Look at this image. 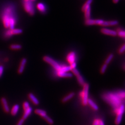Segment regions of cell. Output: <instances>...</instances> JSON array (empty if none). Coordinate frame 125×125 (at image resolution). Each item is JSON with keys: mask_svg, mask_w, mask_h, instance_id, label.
Masks as SVG:
<instances>
[{"mask_svg": "<svg viewBox=\"0 0 125 125\" xmlns=\"http://www.w3.org/2000/svg\"><path fill=\"white\" fill-rule=\"evenodd\" d=\"M98 125H105L103 121L102 120H98Z\"/></svg>", "mask_w": 125, "mask_h": 125, "instance_id": "cell-37", "label": "cell"}, {"mask_svg": "<svg viewBox=\"0 0 125 125\" xmlns=\"http://www.w3.org/2000/svg\"><path fill=\"white\" fill-rule=\"evenodd\" d=\"M107 64L104 63L103 65V66L102 67L101 69V73L102 74H104L105 72H106V70L107 69Z\"/></svg>", "mask_w": 125, "mask_h": 125, "instance_id": "cell-30", "label": "cell"}, {"mask_svg": "<svg viewBox=\"0 0 125 125\" xmlns=\"http://www.w3.org/2000/svg\"><path fill=\"white\" fill-rule=\"evenodd\" d=\"M24 1H27V0H24ZM31 1H33V0H31Z\"/></svg>", "mask_w": 125, "mask_h": 125, "instance_id": "cell-40", "label": "cell"}, {"mask_svg": "<svg viewBox=\"0 0 125 125\" xmlns=\"http://www.w3.org/2000/svg\"><path fill=\"white\" fill-rule=\"evenodd\" d=\"M104 21L103 20H93V19H88L85 20V24L87 26H90V25H100L101 26L102 25Z\"/></svg>", "mask_w": 125, "mask_h": 125, "instance_id": "cell-6", "label": "cell"}, {"mask_svg": "<svg viewBox=\"0 0 125 125\" xmlns=\"http://www.w3.org/2000/svg\"><path fill=\"white\" fill-rule=\"evenodd\" d=\"M72 68L70 66H64V67H61L60 70L58 72H67L68 71H71Z\"/></svg>", "mask_w": 125, "mask_h": 125, "instance_id": "cell-26", "label": "cell"}, {"mask_svg": "<svg viewBox=\"0 0 125 125\" xmlns=\"http://www.w3.org/2000/svg\"><path fill=\"white\" fill-rule=\"evenodd\" d=\"M84 17L85 20H88L90 19V14H91V8L90 7L87 8L84 11Z\"/></svg>", "mask_w": 125, "mask_h": 125, "instance_id": "cell-23", "label": "cell"}, {"mask_svg": "<svg viewBox=\"0 0 125 125\" xmlns=\"http://www.w3.org/2000/svg\"><path fill=\"white\" fill-rule=\"evenodd\" d=\"M28 96H29V98L30 99V100L32 102V103H33L34 104L38 105L39 104L40 102H39V100L34 96V95L33 94H32V93H30L28 94Z\"/></svg>", "mask_w": 125, "mask_h": 125, "instance_id": "cell-15", "label": "cell"}, {"mask_svg": "<svg viewBox=\"0 0 125 125\" xmlns=\"http://www.w3.org/2000/svg\"><path fill=\"white\" fill-rule=\"evenodd\" d=\"M124 105L123 104H122L120 107L119 109H118L117 115L116 117V120L115 121V123L116 125H120L121 123L122 116L124 112Z\"/></svg>", "mask_w": 125, "mask_h": 125, "instance_id": "cell-5", "label": "cell"}, {"mask_svg": "<svg viewBox=\"0 0 125 125\" xmlns=\"http://www.w3.org/2000/svg\"><path fill=\"white\" fill-rule=\"evenodd\" d=\"M58 76L61 77H72V74L70 73L64 72H58Z\"/></svg>", "mask_w": 125, "mask_h": 125, "instance_id": "cell-16", "label": "cell"}, {"mask_svg": "<svg viewBox=\"0 0 125 125\" xmlns=\"http://www.w3.org/2000/svg\"><path fill=\"white\" fill-rule=\"evenodd\" d=\"M116 32L118 36H120L121 38H125V32L124 30H122L121 29H118V31H116Z\"/></svg>", "mask_w": 125, "mask_h": 125, "instance_id": "cell-27", "label": "cell"}, {"mask_svg": "<svg viewBox=\"0 0 125 125\" xmlns=\"http://www.w3.org/2000/svg\"><path fill=\"white\" fill-rule=\"evenodd\" d=\"M16 24V19L13 17L10 19L9 22V28L10 29H13L14 28L15 25Z\"/></svg>", "mask_w": 125, "mask_h": 125, "instance_id": "cell-19", "label": "cell"}, {"mask_svg": "<svg viewBox=\"0 0 125 125\" xmlns=\"http://www.w3.org/2000/svg\"><path fill=\"white\" fill-rule=\"evenodd\" d=\"M23 7L26 12L30 15H33L35 13V9L32 1L31 0L24 1L23 3Z\"/></svg>", "mask_w": 125, "mask_h": 125, "instance_id": "cell-2", "label": "cell"}, {"mask_svg": "<svg viewBox=\"0 0 125 125\" xmlns=\"http://www.w3.org/2000/svg\"><path fill=\"white\" fill-rule=\"evenodd\" d=\"M72 72L73 73V74L76 76H78L80 75V73L79 72H78V71L76 69V68H74V69H72Z\"/></svg>", "mask_w": 125, "mask_h": 125, "instance_id": "cell-32", "label": "cell"}, {"mask_svg": "<svg viewBox=\"0 0 125 125\" xmlns=\"http://www.w3.org/2000/svg\"><path fill=\"white\" fill-rule=\"evenodd\" d=\"M88 104H89V105L94 109V110H98L99 107L95 103H94L92 100L88 99Z\"/></svg>", "mask_w": 125, "mask_h": 125, "instance_id": "cell-21", "label": "cell"}, {"mask_svg": "<svg viewBox=\"0 0 125 125\" xmlns=\"http://www.w3.org/2000/svg\"><path fill=\"white\" fill-rule=\"evenodd\" d=\"M22 48V46L19 44H12L10 46V49L13 50H18Z\"/></svg>", "mask_w": 125, "mask_h": 125, "instance_id": "cell-24", "label": "cell"}, {"mask_svg": "<svg viewBox=\"0 0 125 125\" xmlns=\"http://www.w3.org/2000/svg\"><path fill=\"white\" fill-rule=\"evenodd\" d=\"M93 2V0H87V1L85 2L84 5L83 6L82 8V10L83 12H84L86 9L90 7V5Z\"/></svg>", "mask_w": 125, "mask_h": 125, "instance_id": "cell-17", "label": "cell"}, {"mask_svg": "<svg viewBox=\"0 0 125 125\" xmlns=\"http://www.w3.org/2000/svg\"><path fill=\"white\" fill-rule=\"evenodd\" d=\"M35 113L37 115H39L43 118L47 115L46 112H45V110L40 109H37L36 110H35Z\"/></svg>", "mask_w": 125, "mask_h": 125, "instance_id": "cell-22", "label": "cell"}, {"mask_svg": "<svg viewBox=\"0 0 125 125\" xmlns=\"http://www.w3.org/2000/svg\"><path fill=\"white\" fill-rule=\"evenodd\" d=\"M23 109L24 110L27 109L28 107H30L29 103H28L27 102H25L24 103H23Z\"/></svg>", "mask_w": 125, "mask_h": 125, "instance_id": "cell-31", "label": "cell"}, {"mask_svg": "<svg viewBox=\"0 0 125 125\" xmlns=\"http://www.w3.org/2000/svg\"><path fill=\"white\" fill-rule=\"evenodd\" d=\"M23 31L21 29H15L13 28V29H10L6 31L5 34L7 37H11L13 35L20 34L22 33Z\"/></svg>", "mask_w": 125, "mask_h": 125, "instance_id": "cell-7", "label": "cell"}, {"mask_svg": "<svg viewBox=\"0 0 125 125\" xmlns=\"http://www.w3.org/2000/svg\"><path fill=\"white\" fill-rule=\"evenodd\" d=\"M43 60L45 62L50 64L54 69H55L57 71H59L61 68V66L58 64V62L54 60L52 58H50L48 56H45L43 58Z\"/></svg>", "mask_w": 125, "mask_h": 125, "instance_id": "cell-4", "label": "cell"}, {"mask_svg": "<svg viewBox=\"0 0 125 125\" xmlns=\"http://www.w3.org/2000/svg\"><path fill=\"white\" fill-rule=\"evenodd\" d=\"M31 111H32V108L31 107H29L27 109L25 110L24 115L23 116V119L24 120H26L27 118L29 116V115L31 114Z\"/></svg>", "mask_w": 125, "mask_h": 125, "instance_id": "cell-14", "label": "cell"}, {"mask_svg": "<svg viewBox=\"0 0 125 125\" xmlns=\"http://www.w3.org/2000/svg\"><path fill=\"white\" fill-rule=\"evenodd\" d=\"M27 59L26 58H23L22 60L21 61L20 67H19V68L18 69V73L19 74L22 73L23 72L24 70L25 66L26 65V64L27 63Z\"/></svg>", "mask_w": 125, "mask_h": 125, "instance_id": "cell-10", "label": "cell"}, {"mask_svg": "<svg viewBox=\"0 0 125 125\" xmlns=\"http://www.w3.org/2000/svg\"><path fill=\"white\" fill-rule=\"evenodd\" d=\"M1 103H2L3 109L6 113H9L10 111L9 106L7 102V100L5 98L1 99Z\"/></svg>", "mask_w": 125, "mask_h": 125, "instance_id": "cell-9", "label": "cell"}, {"mask_svg": "<svg viewBox=\"0 0 125 125\" xmlns=\"http://www.w3.org/2000/svg\"><path fill=\"white\" fill-rule=\"evenodd\" d=\"M125 45L124 44L123 45L121 48L119 50V53L120 54H122L125 51Z\"/></svg>", "mask_w": 125, "mask_h": 125, "instance_id": "cell-33", "label": "cell"}, {"mask_svg": "<svg viewBox=\"0 0 125 125\" xmlns=\"http://www.w3.org/2000/svg\"><path fill=\"white\" fill-rule=\"evenodd\" d=\"M101 31L103 34L108 35H111V36H115L117 35V32L115 31L110 30L107 28H103L101 29Z\"/></svg>", "mask_w": 125, "mask_h": 125, "instance_id": "cell-8", "label": "cell"}, {"mask_svg": "<svg viewBox=\"0 0 125 125\" xmlns=\"http://www.w3.org/2000/svg\"><path fill=\"white\" fill-rule=\"evenodd\" d=\"M4 71V68L3 66L2 65H0V78L2 76L3 73Z\"/></svg>", "mask_w": 125, "mask_h": 125, "instance_id": "cell-34", "label": "cell"}, {"mask_svg": "<svg viewBox=\"0 0 125 125\" xmlns=\"http://www.w3.org/2000/svg\"><path fill=\"white\" fill-rule=\"evenodd\" d=\"M44 119L48 123H49L50 125H52L54 123L53 121L47 115L44 117Z\"/></svg>", "mask_w": 125, "mask_h": 125, "instance_id": "cell-28", "label": "cell"}, {"mask_svg": "<svg viewBox=\"0 0 125 125\" xmlns=\"http://www.w3.org/2000/svg\"><path fill=\"white\" fill-rule=\"evenodd\" d=\"M37 8L42 13H44L46 12V7L45 5L42 3H39L37 5Z\"/></svg>", "mask_w": 125, "mask_h": 125, "instance_id": "cell-13", "label": "cell"}, {"mask_svg": "<svg viewBox=\"0 0 125 125\" xmlns=\"http://www.w3.org/2000/svg\"><path fill=\"white\" fill-rule=\"evenodd\" d=\"M93 125H98V119L94 120Z\"/></svg>", "mask_w": 125, "mask_h": 125, "instance_id": "cell-38", "label": "cell"}, {"mask_svg": "<svg viewBox=\"0 0 125 125\" xmlns=\"http://www.w3.org/2000/svg\"><path fill=\"white\" fill-rule=\"evenodd\" d=\"M113 57H114V55H113V54H110L108 56V57H107V59L106 60V61H105V63H106V64H109V62L111 61V60H112V59L113 58Z\"/></svg>", "mask_w": 125, "mask_h": 125, "instance_id": "cell-29", "label": "cell"}, {"mask_svg": "<svg viewBox=\"0 0 125 125\" xmlns=\"http://www.w3.org/2000/svg\"><path fill=\"white\" fill-rule=\"evenodd\" d=\"M74 95H75V93L72 92L62 99V103H65L67 101H68L69 100H70V99H71L72 98H73L74 96Z\"/></svg>", "mask_w": 125, "mask_h": 125, "instance_id": "cell-20", "label": "cell"}, {"mask_svg": "<svg viewBox=\"0 0 125 125\" xmlns=\"http://www.w3.org/2000/svg\"><path fill=\"white\" fill-rule=\"evenodd\" d=\"M13 17V13L11 8H8L5 9L4 13L2 18V22L5 28H9V20Z\"/></svg>", "mask_w": 125, "mask_h": 125, "instance_id": "cell-1", "label": "cell"}, {"mask_svg": "<svg viewBox=\"0 0 125 125\" xmlns=\"http://www.w3.org/2000/svg\"><path fill=\"white\" fill-rule=\"evenodd\" d=\"M75 59H76V54L73 52H71L67 56V61L70 63L74 62L75 61Z\"/></svg>", "mask_w": 125, "mask_h": 125, "instance_id": "cell-12", "label": "cell"}, {"mask_svg": "<svg viewBox=\"0 0 125 125\" xmlns=\"http://www.w3.org/2000/svg\"><path fill=\"white\" fill-rule=\"evenodd\" d=\"M119 23L118 21H104L102 26L107 27V26H113L117 25Z\"/></svg>", "mask_w": 125, "mask_h": 125, "instance_id": "cell-11", "label": "cell"}, {"mask_svg": "<svg viewBox=\"0 0 125 125\" xmlns=\"http://www.w3.org/2000/svg\"><path fill=\"white\" fill-rule=\"evenodd\" d=\"M119 0H113V2L115 3H117L118 1H119Z\"/></svg>", "mask_w": 125, "mask_h": 125, "instance_id": "cell-39", "label": "cell"}, {"mask_svg": "<svg viewBox=\"0 0 125 125\" xmlns=\"http://www.w3.org/2000/svg\"><path fill=\"white\" fill-rule=\"evenodd\" d=\"M83 86V89L82 92V96L83 97V104L86 106L88 104V92L89 89V85L88 83H84Z\"/></svg>", "mask_w": 125, "mask_h": 125, "instance_id": "cell-3", "label": "cell"}, {"mask_svg": "<svg viewBox=\"0 0 125 125\" xmlns=\"http://www.w3.org/2000/svg\"><path fill=\"white\" fill-rule=\"evenodd\" d=\"M24 121H25V120H24L23 118L21 119L20 121H19L17 125H22L24 122Z\"/></svg>", "mask_w": 125, "mask_h": 125, "instance_id": "cell-35", "label": "cell"}, {"mask_svg": "<svg viewBox=\"0 0 125 125\" xmlns=\"http://www.w3.org/2000/svg\"><path fill=\"white\" fill-rule=\"evenodd\" d=\"M76 77H77V79L78 82V83L80 84V85H82V86L84 85L85 83L82 76L79 75L78 76H76Z\"/></svg>", "mask_w": 125, "mask_h": 125, "instance_id": "cell-25", "label": "cell"}, {"mask_svg": "<svg viewBox=\"0 0 125 125\" xmlns=\"http://www.w3.org/2000/svg\"><path fill=\"white\" fill-rule=\"evenodd\" d=\"M19 107H20L17 104L14 105L11 111V114L13 116L17 114L19 109Z\"/></svg>", "mask_w": 125, "mask_h": 125, "instance_id": "cell-18", "label": "cell"}, {"mask_svg": "<svg viewBox=\"0 0 125 125\" xmlns=\"http://www.w3.org/2000/svg\"><path fill=\"white\" fill-rule=\"evenodd\" d=\"M76 62H73L71 63V67L72 68V69H74V68H76Z\"/></svg>", "mask_w": 125, "mask_h": 125, "instance_id": "cell-36", "label": "cell"}]
</instances>
